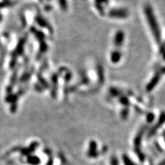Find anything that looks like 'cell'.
<instances>
[{
	"label": "cell",
	"instance_id": "6da1fadb",
	"mask_svg": "<svg viewBox=\"0 0 165 165\" xmlns=\"http://www.w3.org/2000/svg\"><path fill=\"white\" fill-rule=\"evenodd\" d=\"M145 14H146L147 21H148L149 24L150 26V28L152 33L153 34L154 38H155V40L157 43H160L162 40L161 31H160L159 25H158V21L156 20L155 15L153 14V10L149 5L147 6L145 8Z\"/></svg>",
	"mask_w": 165,
	"mask_h": 165
},
{
	"label": "cell",
	"instance_id": "7a4b0ae2",
	"mask_svg": "<svg viewBox=\"0 0 165 165\" xmlns=\"http://www.w3.org/2000/svg\"><path fill=\"white\" fill-rule=\"evenodd\" d=\"M164 123H165V112H162L160 115L159 119H158V121L157 122V123H156V125L154 126L153 129L151 130L150 136L153 135V134L156 132V131H157L160 127H161V126L162 125H164Z\"/></svg>",
	"mask_w": 165,
	"mask_h": 165
},
{
	"label": "cell",
	"instance_id": "3957f363",
	"mask_svg": "<svg viewBox=\"0 0 165 165\" xmlns=\"http://www.w3.org/2000/svg\"><path fill=\"white\" fill-rule=\"evenodd\" d=\"M162 73V72L160 71L156 74L155 76H154L153 79H152L151 81H150V83H149L148 85V86H147V90L151 91L156 85H157L158 82H159V81L160 80V78H161Z\"/></svg>",
	"mask_w": 165,
	"mask_h": 165
},
{
	"label": "cell",
	"instance_id": "277c9868",
	"mask_svg": "<svg viewBox=\"0 0 165 165\" xmlns=\"http://www.w3.org/2000/svg\"><path fill=\"white\" fill-rule=\"evenodd\" d=\"M154 118H155V115L152 114V113H150V114L147 115V120H148V122L151 123L154 120Z\"/></svg>",
	"mask_w": 165,
	"mask_h": 165
},
{
	"label": "cell",
	"instance_id": "5b68a950",
	"mask_svg": "<svg viewBox=\"0 0 165 165\" xmlns=\"http://www.w3.org/2000/svg\"><path fill=\"white\" fill-rule=\"evenodd\" d=\"M125 164L126 165H135L133 162H131L130 161L129 159L128 158H125Z\"/></svg>",
	"mask_w": 165,
	"mask_h": 165
},
{
	"label": "cell",
	"instance_id": "8992f818",
	"mask_svg": "<svg viewBox=\"0 0 165 165\" xmlns=\"http://www.w3.org/2000/svg\"><path fill=\"white\" fill-rule=\"evenodd\" d=\"M160 165H165V160H164L163 162H162V163L160 164Z\"/></svg>",
	"mask_w": 165,
	"mask_h": 165
},
{
	"label": "cell",
	"instance_id": "52a82bcc",
	"mask_svg": "<svg viewBox=\"0 0 165 165\" xmlns=\"http://www.w3.org/2000/svg\"><path fill=\"white\" fill-rule=\"evenodd\" d=\"M163 56H164V58L165 59V52L163 53Z\"/></svg>",
	"mask_w": 165,
	"mask_h": 165
},
{
	"label": "cell",
	"instance_id": "ba28073f",
	"mask_svg": "<svg viewBox=\"0 0 165 165\" xmlns=\"http://www.w3.org/2000/svg\"><path fill=\"white\" fill-rule=\"evenodd\" d=\"M164 140H165V138H164Z\"/></svg>",
	"mask_w": 165,
	"mask_h": 165
}]
</instances>
